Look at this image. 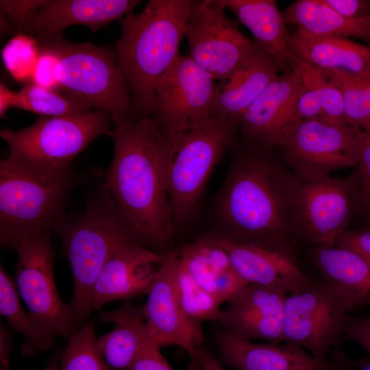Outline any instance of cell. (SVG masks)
Listing matches in <instances>:
<instances>
[{
  "mask_svg": "<svg viewBox=\"0 0 370 370\" xmlns=\"http://www.w3.org/2000/svg\"><path fill=\"white\" fill-rule=\"evenodd\" d=\"M109 135L114 151L103 186L138 243L165 246L173 238L175 223L167 188L173 145L155 116L123 122Z\"/></svg>",
  "mask_w": 370,
  "mask_h": 370,
  "instance_id": "obj_1",
  "label": "cell"
},
{
  "mask_svg": "<svg viewBox=\"0 0 370 370\" xmlns=\"http://www.w3.org/2000/svg\"><path fill=\"white\" fill-rule=\"evenodd\" d=\"M295 182L275 148L245 143L233 158L219 195L221 236L244 243L290 245Z\"/></svg>",
  "mask_w": 370,
  "mask_h": 370,
  "instance_id": "obj_2",
  "label": "cell"
},
{
  "mask_svg": "<svg viewBox=\"0 0 370 370\" xmlns=\"http://www.w3.org/2000/svg\"><path fill=\"white\" fill-rule=\"evenodd\" d=\"M195 1L150 0L143 10L119 20L118 63L133 99L134 119L153 116L159 82L180 56Z\"/></svg>",
  "mask_w": 370,
  "mask_h": 370,
  "instance_id": "obj_3",
  "label": "cell"
},
{
  "mask_svg": "<svg viewBox=\"0 0 370 370\" xmlns=\"http://www.w3.org/2000/svg\"><path fill=\"white\" fill-rule=\"evenodd\" d=\"M75 184L72 168L52 169L10 156L0 161V245L17 249L24 240L55 231L66 216Z\"/></svg>",
  "mask_w": 370,
  "mask_h": 370,
  "instance_id": "obj_4",
  "label": "cell"
},
{
  "mask_svg": "<svg viewBox=\"0 0 370 370\" xmlns=\"http://www.w3.org/2000/svg\"><path fill=\"white\" fill-rule=\"evenodd\" d=\"M54 232L73 276L74 291L69 305L84 322L93 310L92 291L101 271L121 248L137 241L103 184L89 197L79 214L73 217L66 214Z\"/></svg>",
  "mask_w": 370,
  "mask_h": 370,
  "instance_id": "obj_5",
  "label": "cell"
},
{
  "mask_svg": "<svg viewBox=\"0 0 370 370\" xmlns=\"http://www.w3.org/2000/svg\"><path fill=\"white\" fill-rule=\"evenodd\" d=\"M58 57L59 90L92 110L110 114L115 125L134 119L131 91L120 69L115 49L91 42H73L61 34L38 38Z\"/></svg>",
  "mask_w": 370,
  "mask_h": 370,
  "instance_id": "obj_6",
  "label": "cell"
},
{
  "mask_svg": "<svg viewBox=\"0 0 370 370\" xmlns=\"http://www.w3.org/2000/svg\"><path fill=\"white\" fill-rule=\"evenodd\" d=\"M114 125L110 114L101 110L71 116H39L31 125L0 132L8 145V156L52 169L71 168L73 160L92 141L109 135Z\"/></svg>",
  "mask_w": 370,
  "mask_h": 370,
  "instance_id": "obj_7",
  "label": "cell"
},
{
  "mask_svg": "<svg viewBox=\"0 0 370 370\" xmlns=\"http://www.w3.org/2000/svg\"><path fill=\"white\" fill-rule=\"evenodd\" d=\"M240 126V120L211 118L178 144L167 171L174 222L184 221L193 214L213 169L234 143Z\"/></svg>",
  "mask_w": 370,
  "mask_h": 370,
  "instance_id": "obj_8",
  "label": "cell"
},
{
  "mask_svg": "<svg viewBox=\"0 0 370 370\" xmlns=\"http://www.w3.org/2000/svg\"><path fill=\"white\" fill-rule=\"evenodd\" d=\"M360 204L353 173L343 178L296 177L291 212L293 234L315 247L334 245L348 230Z\"/></svg>",
  "mask_w": 370,
  "mask_h": 370,
  "instance_id": "obj_9",
  "label": "cell"
},
{
  "mask_svg": "<svg viewBox=\"0 0 370 370\" xmlns=\"http://www.w3.org/2000/svg\"><path fill=\"white\" fill-rule=\"evenodd\" d=\"M369 136L347 125L307 120L293 126L275 149L297 178L307 180L356 167Z\"/></svg>",
  "mask_w": 370,
  "mask_h": 370,
  "instance_id": "obj_10",
  "label": "cell"
},
{
  "mask_svg": "<svg viewBox=\"0 0 370 370\" xmlns=\"http://www.w3.org/2000/svg\"><path fill=\"white\" fill-rule=\"evenodd\" d=\"M16 251V284L29 313L56 336L70 338L84 323L56 289L51 232L23 241Z\"/></svg>",
  "mask_w": 370,
  "mask_h": 370,
  "instance_id": "obj_11",
  "label": "cell"
},
{
  "mask_svg": "<svg viewBox=\"0 0 370 370\" xmlns=\"http://www.w3.org/2000/svg\"><path fill=\"white\" fill-rule=\"evenodd\" d=\"M221 0L195 1L186 25L190 58L214 80L234 74L260 47L225 14Z\"/></svg>",
  "mask_w": 370,
  "mask_h": 370,
  "instance_id": "obj_12",
  "label": "cell"
},
{
  "mask_svg": "<svg viewBox=\"0 0 370 370\" xmlns=\"http://www.w3.org/2000/svg\"><path fill=\"white\" fill-rule=\"evenodd\" d=\"M214 79L188 55H180L161 78L154 116L174 151L190 132L208 122Z\"/></svg>",
  "mask_w": 370,
  "mask_h": 370,
  "instance_id": "obj_13",
  "label": "cell"
},
{
  "mask_svg": "<svg viewBox=\"0 0 370 370\" xmlns=\"http://www.w3.org/2000/svg\"><path fill=\"white\" fill-rule=\"evenodd\" d=\"M347 312L323 281H312L286 298L284 341L307 349L317 359L327 360L330 349L343 339Z\"/></svg>",
  "mask_w": 370,
  "mask_h": 370,
  "instance_id": "obj_14",
  "label": "cell"
},
{
  "mask_svg": "<svg viewBox=\"0 0 370 370\" xmlns=\"http://www.w3.org/2000/svg\"><path fill=\"white\" fill-rule=\"evenodd\" d=\"M143 306L148 334L160 348L178 346L198 364L197 352L205 338L201 323L189 319L180 304L175 285L179 254H162Z\"/></svg>",
  "mask_w": 370,
  "mask_h": 370,
  "instance_id": "obj_15",
  "label": "cell"
},
{
  "mask_svg": "<svg viewBox=\"0 0 370 370\" xmlns=\"http://www.w3.org/2000/svg\"><path fill=\"white\" fill-rule=\"evenodd\" d=\"M208 237L225 250L232 269L248 284L270 286L289 295L313 281L299 266L290 245L244 243L221 235Z\"/></svg>",
  "mask_w": 370,
  "mask_h": 370,
  "instance_id": "obj_16",
  "label": "cell"
},
{
  "mask_svg": "<svg viewBox=\"0 0 370 370\" xmlns=\"http://www.w3.org/2000/svg\"><path fill=\"white\" fill-rule=\"evenodd\" d=\"M301 89L302 82L295 70L280 73L241 116L240 129L245 143L275 148L297 124L295 112Z\"/></svg>",
  "mask_w": 370,
  "mask_h": 370,
  "instance_id": "obj_17",
  "label": "cell"
},
{
  "mask_svg": "<svg viewBox=\"0 0 370 370\" xmlns=\"http://www.w3.org/2000/svg\"><path fill=\"white\" fill-rule=\"evenodd\" d=\"M288 294L277 288L247 284L221 309L218 322L225 331L241 338L284 341L283 324Z\"/></svg>",
  "mask_w": 370,
  "mask_h": 370,
  "instance_id": "obj_18",
  "label": "cell"
},
{
  "mask_svg": "<svg viewBox=\"0 0 370 370\" xmlns=\"http://www.w3.org/2000/svg\"><path fill=\"white\" fill-rule=\"evenodd\" d=\"M214 336L221 360L237 370H347L356 365L319 360L286 343H256L223 328Z\"/></svg>",
  "mask_w": 370,
  "mask_h": 370,
  "instance_id": "obj_19",
  "label": "cell"
},
{
  "mask_svg": "<svg viewBox=\"0 0 370 370\" xmlns=\"http://www.w3.org/2000/svg\"><path fill=\"white\" fill-rule=\"evenodd\" d=\"M162 254L135 241L121 248L105 264L93 287L92 309L106 303L147 294Z\"/></svg>",
  "mask_w": 370,
  "mask_h": 370,
  "instance_id": "obj_20",
  "label": "cell"
},
{
  "mask_svg": "<svg viewBox=\"0 0 370 370\" xmlns=\"http://www.w3.org/2000/svg\"><path fill=\"white\" fill-rule=\"evenodd\" d=\"M139 0H44L20 33L38 37L60 34L73 25L93 32L132 13Z\"/></svg>",
  "mask_w": 370,
  "mask_h": 370,
  "instance_id": "obj_21",
  "label": "cell"
},
{
  "mask_svg": "<svg viewBox=\"0 0 370 370\" xmlns=\"http://www.w3.org/2000/svg\"><path fill=\"white\" fill-rule=\"evenodd\" d=\"M280 72L275 60L260 48L228 79L216 84L210 117L241 121L243 113Z\"/></svg>",
  "mask_w": 370,
  "mask_h": 370,
  "instance_id": "obj_22",
  "label": "cell"
},
{
  "mask_svg": "<svg viewBox=\"0 0 370 370\" xmlns=\"http://www.w3.org/2000/svg\"><path fill=\"white\" fill-rule=\"evenodd\" d=\"M311 260L348 312L370 304V265L357 254L336 245L317 246Z\"/></svg>",
  "mask_w": 370,
  "mask_h": 370,
  "instance_id": "obj_23",
  "label": "cell"
},
{
  "mask_svg": "<svg viewBox=\"0 0 370 370\" xmlns=\"http://www.w3.org/2000/svg\"><path fill=\"white\" fill-rule=\"evenodd\" d=\"M289 49L293 56L322 70L370 75V46L347 38L297 29L291 36Z\"/></svg>",
  "mask_w": 370,
  "mask_h": 370,
  "instance_id": "obj_24",
  "label": "cell"
},
{
  "mask_svg": "<svg viewBox=\"0 0 370 370\" xmlns=\"http://www.w3.org/2000/svg\"><path fill=\"white\" fill-rule=\"evenodd\" d=\"M221 1L249 29L256 44L275 60L282 72L292 70L291 36L275 0Z\"/></svg>",
  "mask_w": 370,
  "mask_h": 370,
  "instance_id": "obj_25",
  "label": "cell"
},
{
  "mask_svg": "<svg viewBox=\"0 0 370 370\" xmlns=\"http://www.w3.org/2000/svg\"><path fill=\"white\" fill-rule=\"evenodd\" d=\"M98 318L114 324L111 332L97 338L99 352L111 368L128 369L140 352L152 342L143 307L125 300L116 310L100 312Z\"/></svg>",
  "mask_w": 370,
  "mask_h": 370,
  "instance_id": "obj_26",
  "label": "cell"
},
{
  "mask_svg": "<svg viewBox=\"0 0 370 370\" xmlns=\"http://www.w3.org/2000/svg\"><path fill=\"white\" fill-rule=\"evenodd\" d=\"M282 14L286 23L297 25V29L307 33L370 41V15L362 18H348L320 0L295 1Z\"/></svg>",
  "mask_w": 370,
  "mask_h": 370,
  "instance_id": "obj_27",
  "label": "cell"
},
{
  "mask_svg": "<svg viewBox=\"0 0 370 370\" xmlns=\"http://www.w3.org/2000/svg\"><path fill=\"white\" fill-rule=\"evenodd\" d=\"M16 283L1 264L0 312L8 321L10 328L25 338L21 346L25 356H34L51 348L56 336L41 325L21 306Z\"/></svg>",
  "mask_w": 370,
  "mask_h": 370,
  "instance_id": "obj_28",
  "label": "cell"
},
{
  "mask_svg": "<svg viewBox=\"0 0 370 370\" xmlns=\"http://www.w3.org/2000/svg\"><path fill=\"white\" fill-rule=\"evenodd\" d=\"M177 251L180 263L194 280L216 297L219 277L232 268L225 250L206 236L184 246Z\"/></svg>",
  "mask_w": 370,
  "mask_h": 370,
  "instance_id": "obj_29",
  "label": "cell"
},
{
  "mask_svg": "<svg viewBox=\"0 0 370 370\" xmlns=\"http://www.w3.org/2000/svg\"><path fill=\"white\" fill-rule=\"evenodd\" d=\"M323 71L342 95L347 125L370 135V75Z\"/></svg>",
  "mask_w": 370,
  "mask_h": 370,
  "instance_id": "obj_30",
  "label": "cell"
},
{
  "mask_svg": "<svg viewBox=\"0 0 370 370\" xmlns=\"http://www.w3.org/2000/svg\"><path fill=\"white\" fill-rule=\"evenodd\" d=\"M15 108L47 116L76 115L92 110L64 92L33 83L17 91Z\"/></svg>",
  "mask_w": 370,
  "mask_h": 370,
  "instance_id": "obj_31",
  "label": "cell"
},
{
  "mask_svg": "<svg viewBox=\"0 0 370 370\" xmlns=\"http://www.w3.org/2000/svg\"><path fill=\"white\" fill-rule=\"evenodd\" d=\"M291 69L299 73L303 85L312 90L319 98L325 113L323 123L334 125H347L342 95L330 82L324 71L295 56Z\"/></svg>",
  "mask_w": 370,
  "mask_h": 370,
  "instance_id": "obj_32",
  "label": "cell"
},
{
  "mask_svg": "<svg viewBox=\"0 0 370 370\" xmlns=\"http://www.w3.org/2000/svg\"><path fill=\"white\" fill-rule=\"evenodd\" d=\"M177 297L186 316L193 321H219L221 302L215 296L201 287L180 262L176 273Z\"/></svg>",
  "mask_w": 370,
  "mask_h": 370,
  "instance_id": "obj_33",
  "label": "cell"
},
{
  "mask_svg": "<svg viewBox=\"0 0 370 370\" xmlns=\"http://www.w3.org/2000/svg\"><path fill=\"white\" fill-rule=\"evenodd\" d=\"M92 321L84 323L59 355V370H111L97 345Z\"/></svg>",
  "mask_w": 370,
  "mask_h": 370,
  "instance_id": "obj_34",
  "label": "cell"
},
{
  "mask_svg": "<svg viewBox=\"0 0 370 370\" xmlns=\"http://www.w3.org/2000/svg\"><path fill=\"white\" fill-rule=\"evenodd\" d=\"M40 53L38 39L24 33L16 34L1 50L3 65L12 78L19 82H32Z\"/></svg>",
  "mask_w": 370,
  "mask_h": 370,
  "instance_id": "obj_35",
  "label": "cell"
},
{
  "mask_svg": "<svg viewBox=\"0 0 370 370\" xmlns=\"http://www.w3.org/2000/svg\"><path fill=\"white\" fill-rule=\"evenodd\" d=\"M44 0H1V32L20 33Z\"/></svg>",
  "mask_w": 370,
  "mask_h": 370,
  "instance_id": "obj_36",
  "label": "cell"
},
{
  "mask_svg": "<svg viewBox=\"0 0 370 370\" xmlns=\"http://www.w3.org/2000/svg\"><path fill=\"white\" fill-rule=\"evenodd\" d=\"M39 42L40 53L34 69L32 83L38 86L59 90L56 71L58 57L56 52L47 45Z\"/></svg>",
  "mask_w": 370,
  "mask_h": 370,
  "instance_id": "obj_37",
  "label": "cell"
},
{
  "mask_svg": "<svg viewBox=\"0 0 370 370\" xmlns=\"http://www.w3.org/2000/svg\"><path fill=\"white\" fill-rule=\"evenodd\" d=\"M295 119L297 123L307 120L324 122L325 113L316 94L302 84V89L297 99Z\"/></svg>",
  "mask_w": 370,
  "mask_h": 370,
  "instance_id": "obj_38",
  "label": "cell"
},
{
  "mask_svg": "<svg viewBox=\"0 0 370 370\" xmlns=\"http://www.w3.org/2000/svg\"><path fill=\"white\" fill-rule=\"evenodd\" d=\"M334 245L355 252L370 265V229H348L337 238Z\"/></svg>",
  "mask_w": 370,
  "mask_h": 370,
  "instance_id": "obj_39",
  "label": "cell"
},
{
  "mask_svg": "<svg viewBox=\"0 0 370 370\" xmlns=\"http://www.w3.org/2000/svg\"><path fill=\"white\" fill-rule=\"evenodd\" d=\"M154 343L147 344L127 370H173Z\"/></svg>",
  "mask_w": 370,
  "mask_h": 370,
  "instance_id": "obj_40",
  "label": "cell"
},
{
  "mask_svg": "<svg viewBox=\"0 0 370 370\" xmlns=\"http://www.w3.org/2000/svg\"><path fill=\"white\" fill-rule=\"evenodd\" d=\"M359 344L370 356V315L363 317H347L343 339Z\"/></svg>",
  "mask_w": 370,
  "mask_h": 370,
  "instance_id": "obj_41",
  "label": "cell"
},
{
  "mask_svg": "<svg viewBox=\"0 0 370 370\" xmlns=\"http://www.w3.org/2000/svg\"><path fill=\"white\" fill-rule=\"evenodd\" d=\"M356 167L353 175L362 204L370 196V135L362 149Z\"/></svg>",
  "mask_w": 370,
  "mask_h": 370,
  "instance_id": "obj_42",
  "label": "cell"
},
{
  "mask_svg": "<svg viewBox=\"0 0 370 370\" xmlns=\"http://www.w3.org/2000/svg\"><path fill=\"white\" fill-rule=\"evenodd\" d=\"M322 3L348 18L370 15V0H320Z\"/></svg>",
  "mask_w": 370,
  "mask_h": 370,
  "instance_id": "obj_43",
  "label": "cell"
},
{
  "mask_svg": "<svg viewBox=\"0 0 370 370\" xmlns=\"http://www.w3.org/2000/svg\"><path fill=\"white\" fill-rule=\"evenodd\" d=\"M14 332L6 327L2 322L0 323V361L1 370H11L10 357L12 347V338Z\"/></svg>",
  "mask_w": 370,
  "mask_h": 370,
  "instance_id": "obj_44",
  "label": "cell"
},
{
  "mask_svg": "<svg viewBox=\"0 0 370 370\" xmlns=\"http://www.w3.org/2000/svg\"><path fill=\"white\" fill-rule=\"evenodd\" d=\"M197 356L201 370H225L216 357L205 348L199 347Z\"/></svg>",
  "mask_w": 370,
  "mask_h": 370,
  "instance_id": "obj_45",
  "label": "cell"
},
{
  "mask_svg": "<svg viewBox=\"0 0 370 370\" xmlns=\"http://www.w3.org/2000/svg\"><path fill=\"white\" fill-rule=\"evenodd\" d=\"M17 92L8 88L4 84H0V117L3 119L8 110L15 108Z\"/></svg>",
  "mask_w": 370,
  "mask_h": 370,
  "instance_id": "obj_46",
  "label": "cell"
},
{
  "mask_svg": "<svg viewBox=\"0 0 370 370\" xmlns=\"http://www.w3.org/2000/svg\"><path fill=\"white\" fill-rule=\"evenodd\" d=\"M59 355L58 351L49 360L47 366L42 370H59Z\"/></svg>",
  "mask_w": 370,
  "mask_h": 370,
  "instance_id": "obj_47",
  "label": "cell"
},
{
  "mask_svg": "<svg viewBox=\"0 0 370 370\" xmlns=\"http://www.w3.org/2000/svg\"><path fill=\"white\" fill-rule=\"evenodd\" d=\"M359 210L370 220V196L361 204Z\"/></svg>",
  "mask_w": 370,
  "mask_h": 370,
  "instance_id": "obj_48",
  "label": "cell"
},
{
  "mask_svg": "<svg viewBox=\"0 0 370 370\" xmlns=\"http://www.w3.org/2000/svg\"><path fill=\"white\" fill-rule=\"evenodd\" d=\"M369 221H370V220H369Z\"/></svg>",
  "mask_w": 370,
  "mask_h": 370,
  "instance_id": "obj_49",
  "label": "cell"
},
{
  "mask_svg": "<svg viewBox=\"0 0 370 370\" xmlns=\"http://www.w3.org/2000/svg\"><path fill=\"white\" fill-rule=\"evenodd\" d=\"M370 370V369H369Z\"/></svg>",
  "mask_w": 370,
  "mask_h": 370,
  "instance_id": "obj_50",
  "label": "cell"
}]
</instances>
